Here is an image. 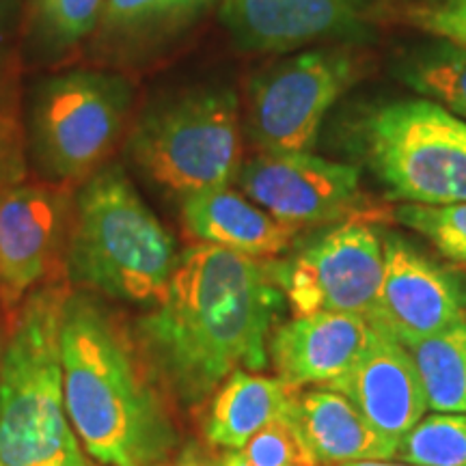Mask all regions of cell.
<instances>
[{
    "instance_id": "d6986e66",
    "label": "cell",
    "mask_w": 466,
    "mask_h": 466,
    "mask_svg": "<svg viewBox=\"0 0 466 466\" xmlns=\"http://www.w3.org/2000/svg\"><path fill=\"white\" fill-rule=\"evenodd\" d=\"M217 0H104L97 46L110 55H137L190 26Z\"/></svg>"
},
{
    "instance_id": "ac0fdd59",
    "label": "cell",
    "mask_w": 466,
    "mask_h": 466,
    "mask_svg": "<svg viewBox=\"0 0 466 466\" xmlns=\"http://www.w3.org/2000/svg\"><path fill=\"white\" fill-rule=\"evenodd\" d=\"M296 391L279 376L236 370L208 400L203 436L220 451H240L255 434L288 417Z\"/></svg>"
},
{
    "instance_id": "1f68e13d",
    "label": "cell",
    "mask_w": 466,
    "mask_h": 466,
    "mask_svg": "<svg viewBox=\"0 0 466 466\" xmlns=\"http://www.w3.org/2000/svg\"><path fill=\"white\" fill-rule=\"evenodd\" d=\"M11 3V0H0V11H3L5 7H7V5Z\"/></svg>"
},
{
    "instance_id": "5bb4252c",
    "label": "cell",
    "mask_w": 466,
    "mask_h": 466,
    "mask_svg": "<svg viewBox=\"0 0 466 466\" xmlns=\"http://www.w3.org/2000/svg\"><path fill=\"white\" fill-rule=\"evenodd\" d=\"M365 0H223L220 17L238 46L288 52L360 26Z\"/></svg>"
},
{
    "instance_id": "e0dca14e",
    "label": "cell",
    "mask_w": 466,
    "mask_h": 466,
    "mask_svg": "<svg viewBox=\"0 0 466 466\" xmlns=\"http://www.w3.org/2000/svg\"><path fill=\"white\" fill-rule=\"evenodd\" d=\"M316 466L391 460L398 442L384 439L346 395L329 387L296 391L289 412Z\"/></svg>"
},
{
    "instance_id": "4dcf8cb0",
    "label": "cell",
    "mask_w": 466,
    "mask_h": 466,
    "mask_svg": "<svg viewBox=\"0 0 466 466\" xmlns=\"http://www.w3.org/2000/svg\"><path fill=\"white\" fill-rule=\"evenodd\" d=\"M445 258H450L453 261H458V264L466 266V248H458V250H451V253H447Z\"/></svg>"
},
{
    "instance_id": "7a4b0ae2",
    "label": "cell",
    "mask_w": 466,
    "mask_h": 466,
    "mask_svg": "<svg viewBox=\"0 0 466 466\" xmlns=\"http://www.w3.org/2000/svg\"><path fill=\"white\" fill-rule=\"evenodd\" d=\"M66 410L85 451L104 466H156L182 445L171 401L96 294L69 291L61 319Z\"/></svg>"
},
{
    "instance_id": "30bf717a",
    "label": "cell",
    "mask_w": 466,
    "mask_h": 466,
    "mask_svg": "<svg viewBox=\"0 0 466 466\" xmlns=\"http://www.w3.org/2000/svg\"><path fill=\"white\" fill-rule=\"evenodd\" d=\"M242 195L296 229L370 218L357 167L311 151H259L238 173Z\"/></svg>"
},
{
    "instance_id": "9c48e42d",
    "label": "cell",
    "mask_w": 466,
    "mask_h": 466,
    "mask_svg": "<svg viewBox=\"0 0 466 466\" xmlns=\"http://www.w3.org/2000/svg\"><path fill=\"white\" fill-rule=\"evenodd\" d=\"M346 50H311L279 61L248 86L247 127L259 151H311L324 116L359 78Z\"/></svg>"
},
{
    "instance_id": "7c38bea8",
    "label": "cell",
    "mask_w": 466,
    "mask_h": 466,
    "mask_svg": "<svg viewBox=\"0 0 466 466\" xmlns=\"http://www.w3.org/2000/svg\"><path fill=\"white\" fill-rule=\"evenodd\" d=\"M384 279L371 324L401 346L441 333L466 318V279L404 238L387 236Z\"/></svg>"
},
{
    "instance_id": "8992f818",
    "label": "cell",
    "mask_w": 466,
    "mask_h": 466,
    "mask_svg": "<svg viewBox=\"0 0 466 466\" xmlns=\"http://www.w3.org/2000/svg\"><path fill=\"white\" fill-rule=\"evenodd\" d=\"M365 162L393 199L466 203V121L430 100L370 110L359 126Z\"/></svg>"
},
{
    "instance_id": "f1b7e54d",
    "label": "cell",
    "mask_w": 466,
    "mask_h": 466,
    "mask_svg": "<svg viewBox=\"0 0 466 466\" xmlns=\"http://www.w3.org/2000/svg\"><path fill=\"white\" fill-rule=\"evenodd\" d=\"M343 466H419L410 462H401V460H360V462H350Z\"/></svg>"
},
{
    "instance_id": "cb8c5ba5",
    "label": "cell",
    "mask_w": 466,
    "mask_h": 466,
    "mask_svg": "<svg viewBox=\"0 0 466 466\" xmlns=\"http://www.w3.org/2000/svg\"><path fill=\"white\" fill-rule=\"evenodd\" d=\"M25 127L15 102V80L0 56V190L25 182Z\"/></svg>"
},
{
    "instance_id": "3957f363",
    "label": "cell",
    "mask_w": 466,
    "mask_h": 466,
    "mask_svg": "<svg viewBox=\"0 0 466 466\" xmlns=\"http://www.w3.org/2000/svg\"><path fill=\"white\" fill-rule=\"evenodd\" d=\"M63 281L22 300L0 359V466H89L66 410L61 319Z\"/></svg>"
},
{
    "instance_id": "2e32d148",
    "label": "cell",
    "mask_w": 466,
    "mask_h": 466,
    "mask_svg": "<svg viewBox=\"0 0 466 466\" xmlns=\"http://www.w3.org/2000/svg\"><path fill=\"white\" fill-rule=\"evenodd\" d=\"M182 227L192 240L272 261L294 247L300 229L285 225L229 186L182 199Z\"/></svg>"
},
{
    "instance_id": "603a6c76",
    "label": "cell",
    "mask_w": 466,
    "mask_h": 466,
    "mask_svg": "<svg viewBox=\"0 0 466 466\" xmlns=\"http://www.w3.org/2000/svg\"><path fill=\"white\" fill-rule=\"evenodd\" d=\"M104 0H31L35 33L52 50L72 48L96 31Z\"/></svg>"
},
{
    "instance_id": "d4e9b609",
    "label": "cell",
    "mask_w": 466,
    "mask_h": 466,
    "mask_svg": "<svg viewBox=\"0 0 466 466\" xmlns=\"http://www.w3.org/2000/svg\"><path fill=\"white\" fill-rule=\"evenodd\" d=\"M393 218L432 240L442 250V255L466 248V203H453V206L404 203L395 208Z\"/></svg>"
},
{
    "instance_id": "277c9868",
    "label": "cell",
    "mask_w": 466,
    "mask_h": 466,
    "mask_svg": "<svg viewBox=\"0 0 466 466\" xmlns=\"http://www.w3.org/2000/svg\"><path fill=\"white\" fill-rule=\"evenodd\" d=\"M177 259L173 236L121 168H100L86 179L74 203L66 253L76 288L130 305H156Z\"/></svg>"
},
{
    "instance_id": "4316f807",
    "label": "cell",
    "mask_w": 466,
    "mask_h": 466,
    "mask_svg": "<svg viewBox=\"0 0 466 466\" xmlns=\"http://www.w3.org/2000/svg\"><path fill=\"white\" fill-rule=\"evenodd\" d=\"M410 20L425 33L466 48V0H436L412 9Z\"/></svg>"
},
{
    "instance_id": "ffe728a7",
    "label": "cell",
    "mask_w": 466,
    "mask_h": 466,
    "mask_svg": "<svg viewBox=\"0 0 466 466\" xmlns=\"http://www.w3.org/2000/svg\"><path fill=\"white\" fill-rule=\"evenodd\" d=\"M404 348L415 360L430 410L466 415V318Z\"/></svg>"
},
{
    "instance_id": "83f0119b",
    "label": "cell",
    "mask_w": 466,
    "mask_h": 466,
    "mask_svg": "<svg viewBox=\"0 0 466 466\" xmlns=\"http://www.w3.org/2000/svg\"><path fill=\"white\" fill-rule=\"evenodd\" d=\"M214 460H217V453L209 451L199 441H188L179 445V450L173 456L162 460L156 466H214Z\"/></svg>"
},
{
    "instance_id": "7402d4cb",
    "label": "cell",
    "mask_w": 466,
    "mask_h": 466,
    "mask_svg": "<svg viewBox=\"0 0 466 466\" xmlns=\"http://www.w3.org/2000/svg\"><path fill=\"white\" fill-rule=\"evenodd\" d=\"M395 460L419 466H466V415L436 412L423 417L398 442Z\"/></svg>"
},
{
    "instance_id": "ba28073f",
    "label": "cell",
    "mask_w": 466,
    "mask_h": 466,
    "mask_svg": "<svg viewBox=\"0 0 466 466\" xmlns=\"http://www.w3.org/2000/svg\"><path fill=\"white\" fill-rule=\"evenodd\" d=\"M268 268L294 316L352 313L370 322L376 316L384 248L370 218L343 220Z\"/></svg>"
},
{
    "instance_id": "6da1fadb",
    "label": "cell",
    "mask_w": 466,
    "mask_h": 466,
    "mask_svg": "<svg viewBox=\"0 0 466 466\" xmlns=\"http://www.w3.org/2000/svg\"><path fill=\"white\" fill-rule=\"evenodd\" d=\"M283 294L268 261L195 244L130 333L168 401L195 410L236 370L264 371Z\"/></svg>"
},
{
    "instance_id": "44dd1931",
    "label": "cell",
    "mask_w": 466,
    "mask_h": 466,
    "mask_svg": "<svg viewBox=\"0 0 466 466\" xmlns=\"http://www.w3.org/2000/svg\"><path fill=\"white\" fill-rule=\"evenodd\" d=\"M401 78L412 89L466 121V48L439 39L401 63Z\"/></svg>"
},
{
    "instance_id": "4fadbf2b",
    "label": "cell",
    "mask_w": 466,
    "mask_h": 466,
    "mask_svg": "<svg viewBox=\"0 0 466 466\" xmlns=\"http://www.w3.org/2000/svg\"><path fill=\"white\" fill-rule=\"evenodd\" d=\"M378 329L352 313L294 316L272 329L268 360L291 389L329 387L376 341Z\"/></svg>"
},
{
    "instance_id": "f546056e",
    "label": "cell",
    "mask_w": 466,
    "mask_h": 466,
    "mask_svg": "<svg viewBox=\"0 0 466 466\" xmlns=\"http://www.w3.org/2000/svg\"><path fill=\"white\" fill-rule=\"evenodd\" d=\"M214 466H244L238 451H223L217 453V460H214Z\"/></svg>"
},
{
    "instance_id": "8fae6325",
    "label": "cell",
    "mask_w": 466,
    "mask_h": 466,
    "mask_svg": "<svg viewBox=\"0 0 466 466\" xmlns=\"http://www.w3.org/2000/svg\"><path fill=\"white\" fill-rule=\"evenodd\" d=\"M72 214L56 186L20 182L0 190V296L9 307L58 281Z\"/></svg>"
},
{
    "instance_id": "9a60e30c",
    "label": "cell",
    "mask_w": 466,
    "mask_h": 466,
    "mask_svg": "<svg viewBox=\"0 0 466 466\" xmlns=\"http://www.w3.org/2000/svg\"><path fill=\"white\" fill-rule=\"evenodd\" d=\"M346 395L371 428L400 442L428 412L423 384L408 350L378 330L376 341L348 374L329 384Z\"/></svg>"
},
{
    "instance_id": "52a82bcc",
    "label": "cell",
    "mask_w": 466,
    "mask_h": 466,
    "mask_svg": "<svg viewBox=\"0 0 466 466\" xmlns=\"http://www.w3.org/2000/svg\"><path fill=\"white\" fill-rule=\"evenodd\" d=\"M132 89L121 76L69 72L35 93L28 145L37 167L56 184L100 171L130 115Z\"/></svg>"
},
{
    "instance_id": "484cf974",
    "label": "cell",
    "mask_w": 466,
    "mask_h": 466,
    "mask_svg": "<svg viewBox=\"0 0 466 466\" xmlns=\"http://www.w3.org/2000/svg\"><path fill=\"white\" fill-rule=\"evenodd\" d=\"M238 456L244 466H316L289 415L255 434Z\"/></svg>"
},
{
    "instance_id": "5b68a950",
    "label": "cell",
    "mask_w": 466,
    "mask_h": 466,
    "mask_svg": "<svg viewBox=\"0 0 466 466\" xmlns=\"http://www.w3.org/2000/svg\"><path fill=\"white\" fill-rule=\"evenodd\" d=\"M127 154L151 182L177 197L223 188L242 167L240 106L231 89H197L143 113Z\"/></svg>"
}]
</instances>
